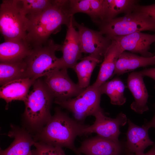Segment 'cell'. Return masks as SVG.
Here are the masks:
<instances>
[{
	"mask_svg": "<svg viewBox=\"0 0 155 155\" xmlns=\"http://www.w3.org/2000/svg\"><path fill=\"white\" fill-rule=\"evenodd\" d=\"M27 66L24 60L0 63V84L2 86L11 81L27 78Z\"/></svg>",
	"mask_w": 155,
	"mask_h": 155,
	"instance_id": "603a6c76",
	"label": "cell"
},
{
	"mask_svg": "<svg viewBox=\"0 0 155 155\" xmlns=\"http://www.w3.org/2000/svg\"><path fill=\"white\" fill-rule=\"evenodd\" d=\"M74 26L78 29L82 53L94 55L103 58L112 42L111 40L98 31L78 23L73 19Z\"/></svg>",
	"mask_w": 155,
	"mask_h": 155,
	"instance_id": "30bf717a",
	"label": "cell"
},
{
	"mask_svg": "<svg viewBox=\"0 0 155 155\" xmlns=\"http://www.w3.org/2000/svg\"><path fill=\"white\" fill-rule=\"evenodd\" d=\"M100 24V31L110 39L137 32L155 31V20L135 7L123 16L116 18Z\"/></svg>",
	"mask_w": 155,
	"mask_h": 155,
	"instance_id": "277c9868",
	"label": "cell"
},
{
	"mask_svg": "<svg viewBox=\"0 0 155 155\" xmlns=\"http://www.w3.org/2000/svg\"><path fill=\"white\" fill-rule=\"evenodd\" d=\"M73 17L71 18L65 40L60 50L62 56L59 58L57 69L73 68L81 57L82 52L79 33L74 28Z\"/></svg>",
	"mask_w": 155,
	"mask_h": 155,
	"instance_id": "8fae6325",
	"label": "cell"
},
{
	"mask_svg": "<svg viewBox=\"0 0 155 155\" xmlns=\"http://www.w3.org/2000/svg\"><path fill=\"white\" fill-rule=\"evenodd\" d=\"M154 65H155V55L144 57L124 51L119 57L113 75H120L140 67Z\"/></svg>",
	"mask_w": 155,
	"mask_h": 155,
	"instance_id": "ffe728a7",
	"label": "cell"
},
{
	"mask_svg": "<svg viewBox=\"0 0 155 155\" xmlns=\"http://www.w3.org/2000/svg\"><path fill=\"white\" fill-rule=\"evenodd\" d=\"M45 77L44 83L55 102L63 101L75 97L84 89L72 81L67 69H55Z\"/></svg>",
	"mask_w": 155,
	"mask_h": 155,
	"instance_id": "ba28073f",
	"label": "cell"
},
{
	"mask_svg": "<svg viewBox=\"0 0 155 155\" xmlns=\"http://www.w3.org/2000/svg\"><path fill=\"white\" fill-rule=\"evenodd\" d=\"M111 39L115 40L123 51H128L133 53H139L144 57L154 55L149 50L151 44L155 41V34H151L137 32Z\"/></svg>",
	"mask_w": 155,
	"mask_h": 155,
	"instance_id": "7c38bea8",
	"label": "cell"
},
{
	"mask_svg": "<svg viewBox=\"0 0 155 155\" xmlns=\"http://www.w3.org/2000/svg\"><path fill=\"white\" fill-rule=\"evenodd\" d=\"M102 59L96 55H89L82 59L73 67L78 77V84L80 88L84 89L90 86L92 72L97 64L102 61Z\"/></svg>",
	"mask_w": 155,
	"mask_h": 155,
	"instance_id": "7402d4cb",
	"label": "cell"
},
{
	"mask_svg": "<svg viewBox=\"0 0 155 155\" xmlns=\"http://www.w3.org/2000/svg\"><path fill=\"white\" fill-rule=\"evenodd\" d=\"M61 46L51 39L33 46L30 53L24 59L27 66V78L36 80L56 69L59 58L56 56L55 52L60 50Z\"/></svg>",
	"mask_w": 155,
	"mask_h": 155,
	"instance_id": "5b68a950",
	"label": "cell"
},
{
	"mask_svg": "<svg viewBox=\"0 0 155 155\" xmlns=\"http://www.w3.org/2000/svg\"><path fill=\"white\" fill-rule=\"evenodd\" d=\"M35 80L25 78L14 80L5 84L0 87V98L4 99L7 103L15 100L24 102L30 87Z\"/></svg>",
	"mask_w": 155,
	"mask_h": 155,
	"instance_id": "ac0fdd59",
	"label": "cell"
},
{
	"mask_svg": "<svg viewBox=\"0 0 155 155\" xmlns=\"http://www.w3.org/2000/svg\"><path fill=\"white\" fill-rule=\"evenodd\" d=\"M127 155H137L132 153H128ZM140 155H155V144L152 148L147 152Z\"/></svg>",
	"mask_w": 155,
	"mask_h": 155,
	"instance_id": "f546056e",
	"label": "cell"
},
{
	"mask_svg": "<svg viewBox=\"0 0 155 155\" xmlns=\"http://www.w3.org/2000/svg\"><path fill=\"white\" fill-rule=\"evenodd\" d=\"M111 40V44L104 55L97 78L93 84L98 87L113 75L117 61L120 55L123 52L115 40Z\"/></svg>",
	"mask_w": 155,
	"mask_h": 155,
	"instance_id": "d6986e66",
	"label": "cell"
},
{
	"mask_svg": "<svg viewBox=\"0 0 155 155\" xmlns=\"http://www.w3.org/2000/svg\"><path fill=\"white\" fill-rule=\"evenodd\" d=\"M8 133L14 140L5 150H0V155H33L31 147L35 141L33 135L24 127L11 124Z\"/></svg>",
	"mask_w": 155,
	"mask_h": 155,
	"instance_id": "4fadbf2b",
	"label": "cell"
},
{
	"mask_svg": "<svg viewBox=\"0 0 155 155\" xmlns=\"http://www.w3.org/2000/svg\"><path fill=\"white\" fill-rule=\"evenodd\" d=\"M135 8L145 13L155 20V3L146 5H139L137 4Z\"/></svg>",
	"mask_w": 155,
	"mask_h": 155,
	"instance_id": "83f0119b",
	"label": "cell"
},
{
	"mask_svg": "<svg viewBox=\"0 0 155 155\" xmlns=\"http://www.w3.org/2000/svg\"><path fill=\"white\" fill-rule=\"evenodd\" d=\"M93 116L95 118L94 123L90 126L86 125L82 130V135L95 133L102 137L120 142L118 139L121 133L120 128L127 122L126 115L121 113L116 118H111L106 116L102 109L96 111Z\"/></svg>",
	"mask_w": 155,
	"mask_h": 155,
	"instance_id": "9c48e42d",
	"label": "cell"
},
{
	"mask_svg": "<svg viewBox=\"0 0 155 155\" xmlns=\"http://www.w3.org/2000/svg\"><path fill=\"white\" fill-rule=\"evenodd\" d=\"M35 149L32 150L33 155H66L62 148L34 141Z\"/></svg>",
	"mask_w": 155,
	"mask_h": 155,
	"instance_id": "4316f807",
	"label": "cell"
},
{
	"mask_svg": "<svg viewBox=\"0 0 155 155\" xmlns=\"http://www.w3.org/2000/svg\"><path fill=\"white\" fill-rule=\"evenodd\" d=\"M128 127L126 133V147L128 151L137 155L144 153L148 146L155 143L150 138L148 130L150 128L145 123L137 125L127 119Z\"/></svg>",
	"mask_w": 155,
	"mask_h": 155,
	"instance_id": "9a60e30c",
	"label": "cell"
},
{
	"mask_svg": "<svg viewBox=\"0 0 155 155\" xmlns=\"http://www.w3.org/2000/svg\"><path fill=\"white\" fill-rule=\"evenodd\" d=\"M101 94H105L109 97L111 104L122 105L125 102L126 98L124 96L125 86L122 80L116 78L106 82L99 87Z\"/></svg>",
	"mask_w": 155,
	"mask_h": 155,
	"instance_id": "cb8c5ba5",
	"label": "cell"
},
{
	"mask_svg": "<svg viewBox=\"0 0 155 155\" xmlns=\"http://www.w3.org/2000/svg\"><path fill=\"white\" fill-rule=\"evenodd\" d=\"M32 90L25 100L22 116L23 127L33 135L47 123L52 116L50 109L53 98L43 81L38 78L34 82Z\"/></svg>",
	"mask_w": 155,
	"mask_h": 155,
	"instance_id": "3957f363",
	"label": "cell"
},
{
	"mask_svg": "<svg viewBox=\"0 0 155 155\" xmlns=\"http://www.w3.org/2000/svg\"><path fill=\"white\" fill-rule=\"evenodd\" d=\"M32 48L27 40L5 41L0 44V62L24 60Z\"/></svg>",
	"mask_w": 155,
	"mask_h": 155,
	"instance_id": "e0dca14e",
	"label": "cell"
},
{
	"mask_svg": "<svg viewBox=\"0 0 155 155\" xmlns=\"http://www.w3.org/2000/svg\"><path fill=\"white\" fill-rule=\"evenodd\" d=\"M146 124L150 128L152 127L155 128V114L151 120Z\"/></svg>",
	"mask_w": 155,
	"mask_h": 155,
	"instance_id": "4dcf8cb0",
	"label": "cell"
},
{
	"mask_svg": "<svg viewBox=\"0 0 155 155\" xmlns=\"http://www.w3.org/2000/svg\"><path fill=\"white\" fill-rule=\"evenodd\" d=\"M101 95L99 87L92 84L74 98L55 102L72 112L77 120L81 121L102 109L100 106Z\"/></svg>",
	"mask_w": 155,
	"mask_h": 155,
	"instance_id": "52a82bcc",
	"label": "cell"
},
{
	"mask_svg": "<svg viewBox=\"0 0 155 155\" xmlns=\"http://www.w3.org/2000/svg\"><path fill=\"white\" fill-rule=\"evenodd\" d=\"M140 72L143 76H148L155 80V67L146 69L140 71Z\"/></svg>",
	"mask_w": 155,
	"mask_h": 155,
	"instance_id": "f1b7e54d",
	"label": "cell"
},
{
	"mask_svg": "<svg viewBox=\"0 0 155 155\" xmlns=\"http://www.w3.org/2000/svg\"><path fill=\"white\" fill-rule=\"evenodd\" d=\"M28 22L19 0H2L0 6V28L5 41L27 40Z\"/></svg>",
	"mask_w": 155,
	"mask_h": 155,
	"instance_id": "8992f818",
	"label": "cell"
},
{
	"mask_svg": "<svg viewBox=\"0 0 155 155\" xmlns=\"http://www.w3.org/2000/svg\"><path fill=\"white\" fill-rule=\"evenodd\" d=\"M104 0H69V9L71 16L78 13L88 15L99 24L104 20Z\"/></svg>",
	"mask_w": 155,
	"mask_h": 155,
	"instance_id": "44dd1931",
	"label": "cell"
},
{
	"mask_svg": "<svg viewBox=\"0 0 155 155\" xmlns=\"http://www.w3.org/2000/svg\"><path fill=\"white\" fill-rule=\"evenodd\" d=\"M53 0H19L22 11L28 20L41 14L52 4Z\"/></svg>",
	"mask_w": 155,
	"mask_h": 155,
	"instance_id": "484cf974",
	"label": "cell"
},
{
	"mask_svg": "<svg viewBox=\"0 0 155 155\" xmlns=\"http://www.w3.org/2000/svg\"><path fill=\"white\" fill-rule=\"evenodd\" d=\"M138 1L135 0H104V18L102 23L116 18L120 13H126L132 11Z\"/></svg>",
	"mask_w": 155,
	"mask_h": 155,
	"instance_id": "d4e9b609",
	"label": "cell"
},
{
	"mask_svg": "<svg viewBox=\"0 0 155 155\" xmlns=\"http://www.w3.org/2000/svg\"><path fill=\"white\" fill-rule=\"evenodd\" d=\"M143 77L140 71L133 72L129 75L127 79V87L134 99L131 108L140 114L149 110L147 104L148 94Z\"/></svg>",
	"mask_w": 155,
	"mask_h": 155,
	"instance_id": "2e32d148",
	"label": "cell"
},
{
	"mask_svg": "<svg viewBox=\"0 0 155 155\" xmlns=\"http://www.w3.org/2000/svg\"><path fill=\"white\" fill-rule=\"evenodd\" d=\"M120 142L117 143L98 135L86 139L77 149L80 155H120L122 151Z\"/></svg>",
	"mask_w": 155,
	"mask_h": 155,
	"instance_id": "5bb4252c",
	"label": "cell"
},
{
	"mask_svg": "<svg viewBox=\"0 0 155 155\" xmlns=\"http://www.w3.org/2000/svg\"><path fill=\"white\" fill-rule=\"evenodd\" d=\"M86 125L71 118L59 108L38 132L33 135L35 141L61 148H67L80 155L74 145V141Z\"/></svg>",
	"mask_w": 155,
	"mask_h": 155,
	"instance_id": "7a4b0ae2",
	"label": "cell"
},
{
	"mask_svg": "<svg viewBox=\"0 0 155 155\" xmlns=\"http://www.w3.org/2000/svg\"><path fill=\"white\" fill-rule=\"evenodd\" d=\"M69 0H53L37 16L28 20L27 40L33 46L43 44L63 24L67 26L73 16L69 13Z\"/></svg>",
	"mask_w": 155,
	"mask_h": 155,
	"instance_id": "6da1fadb",
	"label": "cell"
}]
</instances>
